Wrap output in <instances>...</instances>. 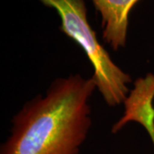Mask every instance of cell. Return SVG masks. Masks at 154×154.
Wrapping results in <instances>:
<instances>
[{
  "mask_svg": "<svg viewBox=\"0 0 154 154\" xmlns=\"http://www.w3.org/2000/svg\"><path fill=\"white\" fill-rule=\"evenodd\" d=\"M96 85L80 74L57 78L45 95L26 102L12 119L0 154H79L92 126Z\"/></svg>",
  "mask_w": 154,
  "mask_h": 154,
  "instance_id": "1",
  "label": "cell"
},
{
  "mask_svg": "<svg viewBox=\"0 0 154 154\" xmlns=\"http://www.w3.org/2000/svg\"><path fill=\"white\" fill-rule=\"evenodd\" d=\"M47 8L55 10L60 17V30L74 40L88 57L94 74L96 88L109 106L123 104L132 82L129 74L111 59L109 52L97 38L90 25L84 0H38Z\"/></svg>",
  "mask_w": 154,
  "mask_h": 154,
  "instance_id": "2",
  "label": "cell"
},
{
  "mask_svg": "<svg viewBox=\"0 0 154 154\" xmlns=\"http://www.w3.org/2000/svg\"><path fill=\"white\" fill-rule=\"evenodd\" d=\"M154 74L148 73L139 77L134 82V88L123 102L124 112L112 126L111 132H119L130 122H137L148 133L154 146Z\"/></svg>",
  "mask_w": 154,
  "mask_h": 154,
  "instance_id": "3",
  "label": "cell"
},
{
  "mask_svg": "<svg viewBox=\"0 0 154 154\" xmlns=\"http://www.w3.org/2000/svg\"><path fill=\"white\" fill-rule=\"evenodd\" d=\"M101 17L104 41L117 51L126 45L129 14L140 0H91Z\"/></svg>",
  "mask_w": 154,
  "mask_h": 154,
  "instance_id": "4",
  "label": "cell"
}]
</instances>
